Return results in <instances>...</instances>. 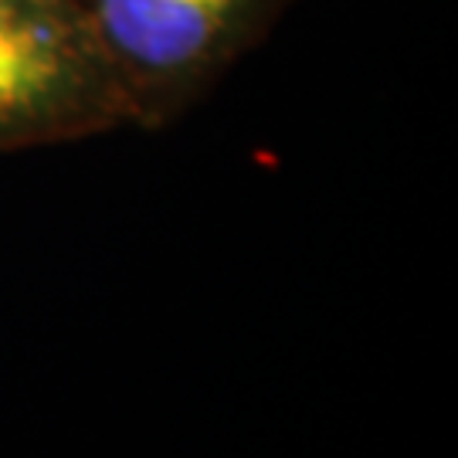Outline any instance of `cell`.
<instances>
[{
    "instance_id": "1",
    "label": "cell",
    "mask_w": 458,
    "mask_h": 458,
    "mask_svg": "<svg viewBox=\"0 0 458 458\" xmlns=\"http://www.w3.org/2000/svg\"><path fill=\"white\" fill-rule=\"evenodd\" d=\"M140 126L75 0H0V153Z\"/></svg>"
},
{
    "instance_id": "2",
    "label": "cell",
    "mask_w": 458,
    "mask_h": 458,
    "mask_svg": "<svg viewBox=\"0 0 458 458\" xmlns=\"http://www.w3.org/2000/svg\"><path fill=\"white\" fill-rule=\"evenodd\" d=\"M140 126H160L217 82L285 0H75Z\"/></svg>"
}]
</instances>
